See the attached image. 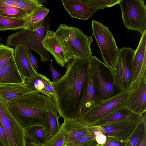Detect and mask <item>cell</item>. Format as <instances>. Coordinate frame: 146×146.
<instances>
[{
	"mask_svg": "<svg viewBox=\"0 0 146 146\" xmlns=\"http://www.w3.org/2000/svg\"><path fill=\"white\" fill-rule=\"evenodd\" d=\"M90 57L71 60L66 65L65 72L52 83L54 102L58 117L64 120L80 117L79 108L84 93L90 67Z\"/></svg>",
	"mask_w": 146,
	"mask_h": 146,
	"instance_id": "1",
	"label": "cell"
},
{
	"mask_svg": "<svg viewBox=\"0 0 146 146\" xmlns=\"http://www.w3.org/2000/svg\"><path fill=\"white\" fill-rule=\"evenodd\" d=\"M52 98L38 92L26 94L5 103L10 112L24 129L42 126L51 104Z\"/></svg>",
	"mask_w": 146,
	"mask_h": 146,
	"instance_id": "2",
	"label": "cell"
},
{
	"mask_svg": "<svg viewBox=\"0 0 146 146\" xmlns=\"http://www.w3.org/2000/svg\"><path fill=\"white\" fill-rule=\"evenodd\" d=\"M55 33L68 62L92 56L93 35H86L79 28L62 23Z\"/></svg>",
	"mask_w": 146,
	"mask_h": 146,
	"instance_id": "3",
	"label": "cell"
},
{
	"mask_svg": "<svg viewBox=\"0 0 146 146\" xmlns=\"http://www.w3.org/2000/svg\"><path fill=\"white\" fill-rule=\"evenodd\" d=\"M50 19L46 17L39 26L34 30L23 29L11 34L7 38L6 44L13 47L21 46L37 52L41 62L45 63L50 58L42 42L49 30Z\"/></svg>",
	"mask_w": 146,
	"mask_h": 146,
	"instance_id": "4",
	"label": "cell"
},
{
	"mask_svg": "<svg viewBox=\"0 0 146 146\" xmlns=\"http://www.w3.org/2000/svg\"><path fill=\"white\" fill-rule=\"evenodd\" d=\"M90 66L96 95L99 100L107 99L121 91L115 83L111 68L96 56L90 57Z\"/></svg>",
	"mask_w": 146,
	"mask_h": 146,
	"instance_id": "5",
	"label": "cell"
},
{
	"mask_svg": "<svg viewBox=\"0 0 146 146\" xmlns=\"http://www.w3.org/2000/svg\"><path fill=\"white\" fill-rule=\"evenodd\" d=\"M135 52V50L127 47L119 49L111 68L115 83L121 91L129 90L132 80Z\"/></svg>",
	"mask_w": 146,
	"mask_h": 146,
	"instance_id": "6",
	"label": "cell"
},
{
	"mask_svg": "<svg viewBox=\"0 0 146 146\" xmlns=\"http://www.w3.org/2000/svg\"><path fill=\"white\" fill-rule=\"evenodd\" d=\"M142 0H121L119 3L125 26L141 33L146 30V6Z\"/></svg>",
	"mask_w": 146,
	"mask_h": 146,
	"instance_id": "7",
	"label": "cell"
},
{
	"mask_svg": "<svg viewBox=\"0 0 146 146\" xmlns=\"http://www.w3.org/2000/svg\"><path fill=\"white\" fill-rule=\"evenodd\" d=\"M92 35L99 46L104 63L111 68L116 60L119 49L108 27L101 22L92 21Z\"/></svg>",
	"mask_w": 146,
	"mask_h": 146,
	"instance_id": "8",
	"label": "cell"
},
{
	"mask_svg": "<svg viewBox=\"0 0 146 146\" xmlns=\"http://www.w3.org/2000/svg\"><path fill=\"white\" fill-rule=\"evenodd\" d=\"M130 92V90L121 91L110 98L100 101L79 119L88 125H93L111 112L126 106Z\"/></svg>",
	"mask_w": 146,
	"mask_h": 146,
	"instance_id": "9",
	"label": "cell"
},
{
	"mask_svg": "<svg viewBox=\"0 0 146 146\" xmlns=\"http://www.w3.org/2000/svg\"><path fill=\"white\" fill-rule=\"evenodd\" d=\"M0 120L5 131L9 146H25L24 130L13 116L5 103L0 100Z\"/></svg>",
	"mask_w": 146,
	"mask_h": 146,
	"instance_id": "10",
	"label": "cell"
},
{
	"mask_svg": "<svg viewBox=\"0 0 146 146\" xmlns=\"http://www.w3.org/2000/svg\"><path fill=\"white\" fill-rule=\"evenodd\" d=\"M146 76L135 84L129 90L126 106L133 112L143 114L146 111Z\"/></svg>",
	"mask_w": 146,
	"mask_h": 146,
	"instance_id": "11",
	"label": "cell"
},
{
	"mask_svg": "<svg viewBox=\"0 0 146 146\" xmlns=\"http://www.w3.org/2000/svg\"><path fill=\"white\" fill-rule=\"evenodd\" d=\"M124 121L100 126L101 132L106 137L127 142L131 137L139 123Z\"/></svg>",
	"mask_w": 146,
	"mask_h": 146,
	"instance_id": "12",
	"label": "cell"
},
{
	"mask_svg": "<svg viewBox=\"0 0 146 146\" xmlns=\"http://www.w3.org/2000/svg\"><path fill=\"white\" fill-rule=\"evenodd\" d=\"M143 115V114H140L133 112L125 106L111 112L91 125L102 126L124 121L138 123L141 120Z\"/></svg>",
	"mask_w": 146,
	"mask_h": 146,
	"instance_id": "13",
	"label": "cell"
},
{
	"mask_svg": "<svg viewBox=\"0 0 146 146\" xmlns=\"http://www.w3.org/2000/svg\"><path fill=\"white\" fill-rule=\"evenodd\" d=\"M141 34L140 40L137 48L135 50L133 56L132 80L130 89L140 78L141 72L146 70V30Z\"/></svg>",
	"mask_w": 146,
	"mask_h": 146,
	"instance_id": "14",
	"label": "cell"
},
{
	"mask_svg": "<svg viewBox=\"0 0 146 146\" xmlns=\"http://www.w3.org/2000/svg\"><path fill=\"white\" fill-rule=\"evenodd\" d=\"M62 124L65 137L64 145L89 134V125L79 118L66 119Z\"/></svg>",
	"mask_w": 146,
	"mask_h": 146,
	"instance_id": "15",
	"label": "cell"
},
{
	"mask_svg": "<svg viewBox=\"0 0 146 146\" xmlns=\"http://www.w3.org/2000/svg\"><path fill=\"white\" fill-rule=\"evenodd\" d=\"M44 48L54 57L56 62L63 67L68 62L55 32L49 30L42 42Z\"/></svg>",
	"mask_w": 146,
	"mask_h": 146,
	"instance_id": "16",
	"label": "cell"
},
{
	"mask_svg": "<svg viewBox=\"0 0 146 146\" xmlns=\"http://www.w3.org/2000/svg\"><path fill=\"white\" fill-rule=\"evenodd\" d=\"M29 49L21 46L14 49L13 57L18 70L24 81L37 72L33 68L28 55Z\"/></svg>",
	"mask_w": 146,
	"mask_h": 146,
	"instance_id": "17",
	"label": "cell"
},
{
	"mask_svg": "<svg viewBox=\"0 0 146 146\" xmlns=\"http://www.w3.org/2000/svg\"><path fill=\"white\" fill-rule=\"evenodd\" d=\"M100 101L96 95L92 72L90 66L84 93L80 106L79 117L87 112Z\"/></svg>",
	"mask_w": 146,
	"mask_h": 146,
	"instance_id": "18",
	"label": "cell"
},
{
	"mask_svg": "<svg viewBox=\"0 0 146 146\" xmlns=\"http://www.w3.org/2000/svg\"><path fill=\"white\" fill-rule=\"evenodd\" d=\"M61 1L65 10L74 18L86 20L97 11L80 0Z\"/></svg>",
	"mask_w": 146,
	"mask_h": 146,
	"instance_id": "19",
	"label": "cell"
},
{
	"mask_svg": "<svg viewBox=\"0 0 146 146\" xmlns=\"http://www.w3.org/2000/svg\"><path fill=\"white\" fill-rule=\"evenodd\" d=\"M25 82L18 70L13 56L0 67V84Z\"/></svg>",
	"mask_w": 146,
	"mask_h": 146,
	"instance_id": "20",
	"label": "cell"
},
{
	"mask_svg": "<svg viewBox=\"0 0 146 146\" xmlns=\"http://www.w3.org/2000/svg\"><path fill=\"white\" fill-rule=\"evenodd\" d=\"M58 113L54 102L51 105L46 117L42 125L44 133V144L58 132L60 129L61 125L59 122Z\"/></svg>",
	"mask_w": 146,
	"mask_h": 146,
	"instance_id": "21",
	"label": "cell"
},
{
	"mask_svg": "<svg viewBox=\"0 0 146 146\" xmlns=\"http://www.w3.org/2000/svg\"><path fill=\"white\" fill-rule=\"evenodd\" d=\"M32 92L25 83L0 84V100L6 103Z\"/></svg>",
	"mask_w": 146,
	"mask_h": 146,
	"instance_id": "22",
	"label": "cell"
},
{
	"mask_svg": "<svg viewBox=\"0 0 146 146\" xmlns=\"http://www.w3.org/2000/svg\"><path fill=\"white\" fill-rule=\"evenodd\" d=\"M49 9L42 7L25 18L27 23L24 29L34 30L40 25L42 20L48 14Z\"/></svg>",
	"mask_w": 146,
	"mask_h": 146,
	"instance_id": "23",
	"label": "cell"
},
{
	"mask_svg": "<svg viewBox=\"0 0 146 146\" xmlns=\"http://www.w3.org/2000/svg\"><path fill=\"white\" fill-rule=\"evenodd\" d=\"M26 23L25 18H14L0 15V31L24 29Z\"/></svg>",
	"mask_w": 146,
	"mask_h": 146,
	"instance_id": "24",
	"label": "cell"
},
{
	"mask_svg": "<svg viewBox=\"0 0 146 146\" xmlns=\"http://www.w3.org/2000/svg\"><path fill=\"white\" fill-rule=\"evenodd\" d=\"M42 76L36 72L26 80V86L33 92H39L52 98L51 94L45 89Z\"/></svg>",
	"mask_w": 146,
	"mask_h": 146,
	"instance_id": "25",
	"label": "cell"
},
{
	"mask_svg": "<svg viewBox=\"0 0 146 146\" xmlns=\"http://www.w3.org/2000/svg\"><path fill=\"white\" fill-rule=\"evenodd\" d=\"M24 132L26 140L28 142L34 143L39 145H44V133L42 126H35L25 129Z\"/></svg>",
	"mask_w": 146,
	"mask_h": 146,
	"instance_id": "26",
	"label": "cell"
},
{
	"mask_svg": "<svg viewBox=\"0 0 146 146\" xmlns=\"http://www.w3.org/2000/svg\"><path fill=\"white\" fill-rule=\"evenodd\" d=\"M146 135V112L137 128L125 146H138Z\"/></svg>",
	"mask_w": 146,
	"mask_h": 146,
	"instance_id": "27",
	"label": "cell"
},
{
	"mask_svg": "<svg viewBox=\"0 0 146 146\" xmlns=\"http://www.w3.org/2000/svg\"><path fill=\"white\" fill-rule=\"evenodd\" d=\"M46 1L40 0H15V6L25 11L29 15L38 9L43 7Z\"/></svg>",
	"mask_w": 146,
	"mask_h": 146,
	"instance_id": "28",
	"label": "cell"
},
{
	"mask_svg": "<svg viewBox=\"0 0 146 146\" xmlns=\"http://www.w3.org/2000/svg\"><path fill=\"white\" fill-rule=\"evenodd\" d=\"M0 15L17 18H25L27 16L25 11L15 6H7L0 8Z\"/></svg>",
	"mask_w": 146,
	"mask_h": 146,
	"instance_id": "29",
	"label": "cell"
},
{
	"mask_svg": "<svg viewBox=\"0 0 146 146\" xmlns=\"http://www.w3.org/2000/svg\"><path fill=\"white\" fill-rule=\"evenodd\" d=\"M80 1L97 10L111 7L119 4L121 0H80Z\"/></svg>",
	"mask_w": 146,
	"mask_h": 146,
	"instance_id": "30",
	"label": "cell"
},
{
	"mask_svg": "<svg viewBox=\"0 0 146 146\" xmlns=\"http://www.w3.org/2000/svg\"><path fill=\"white\" fill-rule=\"evenodd\" d=\"M66 142L65 137L62 124L59 131L48 140L44 146H64Z\"/></svg>",
	"mask_w": 146,
	"mask_h": 146,
	"instance_id": "31",
	"label": "cell"
},
{
	"mask_svg": "<svg viewBox=\"0 0 146 146\" xmlns=\"http://www.w3.org/2000/svg\"><path fill=\"white\" fill-rule=\"evenodd\" d=\"M88 131L90 134L93 135L97 143L102 145L106 142L107 137L100 131V126L89 125Z\"/></svg>",
	"mask_w": 146,
	"mask_h": 146,
	"instance_id": "32",
	"label": "cell"
},
{
	"mask_svg": "<svg viewBox=\"0 0 146 146\" xmlns=\"http://www.w3.org/2000/svg\"><path fill=\"white\" fill-rule=\"evenodd\" d=\"M13 48L3 44H0V67L13 56Z\"/></svg>",
	"mask_w": 146,
	"mask_h": 146,
	"instance_id": "33",
	"label": "cell"
},
{
	"mask_svg": "<svg viewBox=\"0 0 146 146\" xmlns=\"http://www.w3.org/2000/svg\"><path fill=\"white\" fill-rule=\"evenodd\" d=\"M95 141L96 140L94 136L89 133L64 146L85 145L89 144Z\"/></svg>",
	"mask_w": 146,
	"mask_h": 146,
	"instance_id": "34",
	"label": "cell"
},
{
	"mask_svg": "<svg viewBox=\"0 0 146 146\" xmlns=\"http://www.w3.org/2000/svg\"><path fill=\"white\" fill-rule=\"evenodd\" d=\"M42 77L45 89L51 94L54 101L55 98V95L52 83L45 75H43Z\"/></svg>",
	"mask_w": 146,
	"mask_h": 146,
	"instance_id": "35",
	"label": "cell"
},
{
	"mask_svg": "<svg viewBox=\"0 0 146 146\" xmlns=\"http://www.w3.org/2000/svg\"><path fill=\"white\" fill-rule=\"evenodd\" d=\"M126 142H122L112 137H107L106 143L102 146H125Z\"/></svg>",
	"mask_w": 146,
	"mask_h": 146,
	"instance_id": "36",
	"label": "cell"
},
{
	"mask_svg": "<svg viewBox=\"0 0 146 146\" xmlns=\"http://www.w3.org/2000/svg\"><path fill=\"white\" fill-rule=\"evenodd\" d=\"M0 141L5 146H9L5 129L0 120Z\"/></svg>",
	"mask_w": 146,
	"mask_h": 146,
	"instance_id": "37",
	"label": "cell"
},
{
	"mask_svg": "<svg viewBox=\"0 0 146 146\" xmlns=\"http://www.w3.org/2000/svg\"><path fill=\"white\" fill-rule=\"evenodd\" d=\"M49 69L51 71L52 75V83L57 81L63 76V75L60 74L57 71L51 63H50V66Z\"/></svg>",
	"mask_w": 146,
	"mask_h": 146,
	"instance_id": "38",
	"label": "cell"
},
{
	"mask_svg": "<svg viewBox=\"0 0 146 146\" xmlns=\"http://www.w3.org/2000/svg\"><path fill=\"white\" fill-rule=\"evenodd\" d=\"M28 55L29 60L31 65L34 70L37 72L38 68V61L35 57L30 50H28Z\"/></svg>",
	"mask_w": 146,
	"mask_h": 146,
	"instance_id": "39",
	"label": "cell"
},
{
	"mask_svg": "<svg viewBox=\"0 0 146 146\" xmlns=\"http://www.w3.org/2000/svg\"><path fill=\"white\" fill-rule=\"evenodd\" d=\"M7 6H15V0H0V8Z\"/></svg>",
	"mask_w": 146,
	"mask_h": 146,
	"instance_id": "40",
	"label": "cell"
},
{
	"mask_svg": "<svg viewBox=\"0 0 146 146\" xmlns=\"http://www.w3.org/2000/svg\"><path fill=\"white\" fill-rule=\"evenodd\" d=\"M101 146L98 144L96 141H95L90 144L85 145L82 146Z\"/></svg>",
	"mask_w": 146,
	"mask_h": 146,
	"instance_id": "41",
	"label": "cell"
},
{
	"mask_svg": "<svg viewBox=\"0 0 146 146\" xmlns=\"http://www.w3.org/2000/svg\"><path fill=\"white\" fill-rule=\"evenodd\" d=\"M138 146H146V135L144 136L142 141Z\"/></svg>",
	"mask_w": 146,
	"mask_h": 146,
	"instance_id": "42",
	"label": "cell"
},
{
	"mask_svg": "<svg viewBox=\"0 0 146 146\" xmlns=\"http://www.w3.org/2000/svg\"><path fill=\"white\" fill-rule=\"evenodd\" d=\"M0 146H5L0 141Z\"/></svg>",
	"mask_w": 146,
	"mask_h": 146,
	"instance_id": "43",
	"label": "cell"
},
{
	"mask_svg": "<svg viewBox=\"0 0 146 146\" xmlns=\"http://www.w3.org/2000/svg\"><path fill=\"white\" fill-rule=\"evenodd\" d=\"M36 145H37V146H44V145H37V144H36Z\"/></svg>",
	"mask_w": 146,
	"mask_h": 146,
	"instance_id": "44",
	"label": "cell"
},
{
	"mask_svg": "<svg viewBox=\"0 0 146 146\" xmlns=\"http://www.w3.org/2000/svg\"><path fill=\"white\" fill-rule=\"evenodd\" d=\"M1 39V38L0 37V39Z\"/></svg>",
	"mask_w": 146,
	"mask_h": 146,
	"instance_id": "45",
	"label": "cell"
},
{
	"mask_svg": "<svg viewBox=\"0 0 146 146\" xmlns=\"http://www.w3.org/2000/svg\"><path fill=\"white\" fill-rule=\"evenodd\" d=\"M25 146H26L25 145Z\"/></svg>",
	"mask_w": 146,
	"mask_h": 146,
	"instance_id": "46",
	"label": "cell"
},
{
	"mask_svg": "<svg viewBox=\"0 0 146 146\" xmlns=\"http://www.w3.org/2000/svg\"><path fill=\"white\" fill-rule=\"evenodd\" d=\"M101 146H102L101 145Z\"/></svg>",
	"mask_w": 146,
	"mask_h": 146,
	"instance_id": "47",
	"label": "cell"
}]
</instances>
